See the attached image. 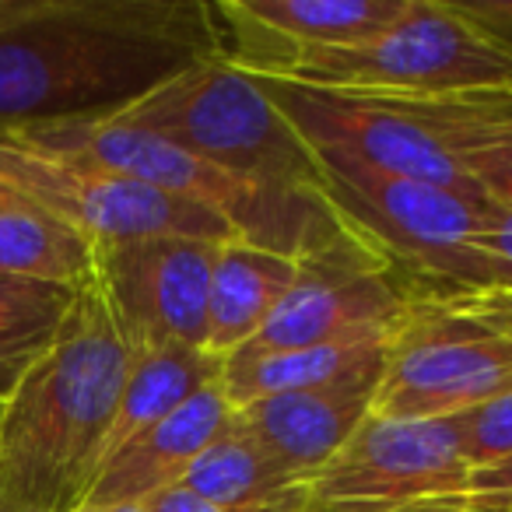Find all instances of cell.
I'll use <instances>...</instances> for the list:
<instances>
[{
    "label": "cell",
    "instance_id": "1",
    "mask_svg": "<svg viewBox=\"0 0 512 512\" xmlns=\"http://www.w3.org/2000/svg\"><path fill=\"white\" fill-rule=\"evenodd\" d=\"M207 57L200 0H0V134L116 116Z\"/></svg>",
    "mask_w": 512,
    "mask_h": 512
},
{
    "label": "cell",
    "instance_id": "2",
    "mask_svg": "<svg viewBox=\"0 0 512 512\" xmlns=\"http://www.w3.org/2000/svg\"><path fill=\"white\" fill-rule=\"evenodd\" d=\"M134 344L99 278L81 288L53 344L18 372L0 418V498L22 512L85 505L127 383Z\"/></svg>",
    "mask_w": 512,
    "mask_h": 512
},
{
    "label": "cell",
    "instance_id": "3",
    "mask_svg": "<svg viewBox=\"0 0 512 512\" xmlns=\"http://www.w3.org/2000/svg\"><path fill=\"white\" fill-rule=\"evenodd\" d=\"M0 137L39 151V155L116 172V176L137 179L179 200L207 207L232 228L235 239L264 246L288 260H302L313 249L327 246L344 228L327 193L278 190V186L242 179L120 116L36 123V127L11 130Z\"/></svg>",
    "mask_w": 512,
    "mask_h": 512
},
{
    "label": "cell",
    "instance_id": "4",
    "mask_svg": "<svg viewBox=\"0 0 512 512\" xmlns=\"http://www.w3.org/2000/svg\"><path fill=\"white\" fill-rule=\"evenodd\" d=\"M260 78L362 99L460 102L512 95V60L463 22L449 0H411L379 36L299 53Z\"/></svg>",
    "mask_w": 512,
    "mask_h": 512
},
{
    "label": "cell",
    "instance_id": "5",
    "mask_svg": "<svg viewBox=\"0 0 512 512\" xmlns=\"http://www.w3.org/2000/svg\"><path fill=\"white\" fill-rule=\"evenodd\" d=\"M116 116L242 179L323 193L320 158L292 120L260 81L221 57L186 67Z\"/></svg>",
    "mask_w": 512,
    "mask_h": 512
},
{
    "label": "cell",
    "instance_id": "6",
    "mask_svg": "<svg viewBox=\"0 0 512 512\" xmlns=\"http://www.w3.org/2000/svg\"><path fill=\"white\" fill-rule=\"evenodd\" d=\"M320 172L323 193L344 225L383 249L425 299L491 288V274L477 249L488 197L383 176L351 162L320 158Z\"/></svg>",
    "mask_w": 512,
    "mask_h": 512
},
{
    "label": "cell",
    "instance_id": "7",
    "mask_svg": "<svg viewBox=\"0 0 512 512\" xmlns=\"http://www.w3.org/2000/svg\"><path fill=\"white\" fill-rule=\"evenodd\" d=\"M470 474L453 418L369 414L299 484L292 512H386L428 498H460Z\"/></svg>",
    "mask_w": 512,
    "mask_h": 512
},
{
    "label": "cell",
    "instance_id": "8",
    "mask_svg": "<svg viewBox=\"0 0 512 512\" xmlns=\"http://www.w3.org/2000/svg\"><path fill=\"white\" fill-rule=\"evenodd\" d=\"M418 299L425 295L390 256L344 225L327 246L302 256L292 288L271 320L235 355H271L344 337L390 334Z\"/></svg>",
    "mask_w": 512,
    "mask_h": 512
},
{
    "label": "cell",
    "instance_id": "9",
    "mask_svg": "<svg viewBox=\"0 0 512 512\" xmlns=\"http://www.w3.org/2000/svg\"><path fill=\"white\" fill-rule=\"evenodd\" d=\"M512 386V337L418 299L390 330L372 414L456 418Z\"/></svg>",
    "mask_w": 512,
    "mask_h": 512
},
{
    "label": "cell",
    "instance_id": "10",
    "mask_svg": "<svg viewBox=\"0 0 512 512\" xmlns=\"http://www.w3.org/2000/svg\"><path fill=\"white\" fill-rule=\"evenodd\" d=\"M256 81L323 162H351L383 176L421 179L467 197H484L449 151L446 137L411 102L320 92L271 78Z\"/></svg>",
    "mask_w": 512,
    "mask_h": 512
},
{
    "label": "cell",
    "instance_id": "11",
    "mask_svg": "<svg viewBox=\"0 0 512 512\" xmlns=\"http://www.w3.org/2000/svg\"><path fill=\"white\" fill-rule=\"evenodd\" d=\"M0 176L32 204L46 207L67 225L85 232L95 246L158 239V235L207 242L235 239L232 228L207 207L116 172L39 155L8 137H0Z\"/></svg>",
    "mask_w": 512,
    "mask_h": 512
},
{
    "label": "cell",
    "instance_id": "12",
    "mask_svg": "<svg viewBox=\"0 0 512 512\" xmlns=\"http://www.w3.org/2000/svg\"><path fill=\"white\" fill-rule=\"evenodd\" d=\"M218 246L158 235L95 249V278L134 351L204 348L207 288Z\"/></svg>",
    "mask_w": 512,
    "mask_h": 512
},
{
    "label": "cell",
    "instance_id": "13",
    "mask_svg": "<svg viewBox=\"0 0 512 512\" xmlns=\"http://www.w3.org/2000/svg\"><path fill=\"white\" fill-rule=\"evenodd\" d=\"M407 4L411 0H221L211 4V15L218 57L260 78L299 53L379 36Z\"/></svg>",
    "mask_w": 512,
    "mask_h": 512
},
{
    "label": "cell",
    "instance_id": "14",
    "mask_svg": "<svg viewBox=\"0 0 512 512\" xmlns=\"http://www.w3.org/2000/svg\"><path fill=\"white\" fill-rule=\"evenodd\" d=\"M379 376L383 362H372L337 383L253 400L235 411V421L302 484L372 414Z\"/></svg>",
    "mask_w": 512,
    "mask_h": 512
},
{
    "label": "cell",
    "instance_id": "15",
    "mask_svg": "<svg viewBox=\"0 0 512 512\" xmlns=\"http://www.w3.org/2000/svg\"><path fill=\"white\" fill-rule=\"evenodd\" d=\"M232 414L221 383L197 390L179 411L116 449L95 474L85 502H148L151 495L179 484L190 463L232 425Z\"/></svg>",
    "mask_w": 512,
    "mask_h": 512
},
{
    "label": "cell",
    "instance_id": "16",
    "mask_svg": "<svg viewBox=\"0 0 512 512\" xmlns=\"http://www.w3.org/2000/svg\"><path fill=\"white\" fill-rule=\"evenodd\" d=\"M299 260H288L253 242L228 239L218 246L207 288V327H204V351L225 362L239 348H246L285 292L292 288Z\"/></svg>",
    "mask_w": 512,
    "mask_h": 512
},
{
    "label": "cell",
    "instance_id": "17",
    "mask_svg": "<svg viewBox=\"0 0 512 512\" xmlns=\"http://www.w3.org/2000/svg\"><path fill=\"white\" fill-rule=\"evenodd\" d=\"M386 337H344V341L313 344L295 351H271V355H232L221 362V393L232 411L253 404V400L278 397V393H299L313 386H327L372 362H383Z\"/></svg>",
    "mask_w": 512,
    "mask_h": 512
},
{
    "label": "cell",
    "instance_id": "18",
    "mask_svg": "<svg viewBox=\"0 0 512 512\" xmlns=\"http://www.w3.org/2000/svg\"><path fill=\"white\" fill-rule=\"evenodd\" d=\"M221 362L207 355L204 348H141L134 351L127 383H123L120 404H116V418L106 439V456L123 449L130 439L148 432L162 418L186 404L197 390L218 383ZM102 470V467H99Z\"/></svg>",
    "mask_w": 512,
    "mask_h": 512
},
{
    "label": "cell",
    "instance_id": "19",
    "mask_svg": "<svg viewBox=\"0 0 512 512\" xmlns=\"http://www.w3.org/2000/svg\"><path fill=\"white\" fill-rule=\"evenodd\" d=\"M95 249L85 232L29 197L0 211V274L81 292L95 281Z\"/></svg>",
    "mask_w": 512,
    "mask_h": 512
},
{
    "label": "cell",
    "instance_id": "20",
    "mask_svg": "<svg viewBox=\"0 0 512 512\" xmlns=\"http://www.w3.org/2000/svg\"><path fill=\"white\" fill-rule=\"evenodd\" d=\"M179 484L204 495L207 502L242 512L285 509L295 505L299 491V481L235 421V414L232 425L190 463Z\"/></svg>",
    "mask_w": 512,
    "mask_h": 512
},
{
    "label": "cell",
    "instance_id": "21",
    "mask_svg": "<svg viewBox=\"0 0 512 512\" xmlns=\"http://www.w3.org/2000/svg\"><path fill=\"white\" fill-rule=\"evenodd\" d=\"M442 137L477 190L512 207V95L460 102H411Z\"/></svg>",
    "mask_w": 512,
    "mask_h": 512
},
{
    "label": "cell",
    "instance_id": "22",
    "mask_svg": "<svg viewBox=\"0 0 512 512\" xmlns=\"http://www.w3.org/2000/svg\"><path fill=\"white\" fill-rule=\"evenodd\" d=\"M78 292L0 274V376L18 379L53 344Z\"/></svg>",
    "mask_w": 512,
    "mask_h": 512
},
{
    "label": "cell",
    "instance_id": "23",
    "mask_svg": "<svg viewBox=\"0 0 512 512\" xmlns=\"http://www.w3.org/2000/svg\"><path fill=\"white\" fill-rule=\"evenodd\" d=\"M470 470H488L512 460V386L453 418Z\"/></svg>",
    "mask_w": 512,
    "mask_h": 512
},
{
    "label": "cell",
    "instance_id": "24",
    "mask_svg": "<svg viewBox=\"0 0 512 512\" xmlns=\"http://www.w3.org/2000/svg\"><path fill=\"white\" fill-rule=\"evenodd\" d=\"M477 249H481L484 267L491 274V288L512 292V207L488 200L484 225L477 232Z\"/></svg>",
    "mask_w": 512,
    "mask_h": 512
},
{
    "label": "cell",
    "instance_id": "25",
    "mask_svg": "<svg viewBox=\"0 0 512 512\" xmlns=\"http://www.w3.org/2000/svg\"><path fill=\"white\" fill-rule=\"evenodd\" d=\"M449 8L512 60V0H449Z\"/></svg>",
    "mask_w": 512,
    "mask_h": 512
},
{
    "label": "cell",
    "instance_id": "26",
    "mask_svg": "<svg viewBox=\"0 0 512 512\" xmlns=\"http://www.w3.org/2000/svg\"><path fill=\"white\" fill-rule=\"evenodd\" d=\"M439 302H446L453 313L467 316V320L491 327L498 334L512 337V292L491 288V292H463V295H442Z\"/></svg>",
    "mask_w": 512,
    "mask_h": 512
},
{
    "label": "cell",
    "instance_id": "27",
    "mask_svg": "<svg viewBox=\"0 0 512 512\" xmlns=\"http://www.w3.org/2000/svg\"><path fill=\"white\" fill-rule=\"evenodd\" d=\"M148 512H242V509H225V505L207 502L204 495L190 491L186 484H172V488L151 495L148 502H141Z\"/></svg>",
    "mask_w": 512,
    "mask_h": 512
},
{
    "label": "cell",
    "instance_id": "28",
    "mask_svg": "<svg viewBox=\"0 0 512 512\" xmlns=\"http://www.w3.org/2000/svg\"><path fill=\"white\" fill-rule=\"evenodd\" d=\"M463 495L491 498V502H509L512 498V460L498 463V467H488V470H474Z\"/></svg>",
    "mask_w": 512,
    "mask_h": 512
},
{
    "label": "cell",
    "instance_id": "29",
    "mask_svg": "<svg viewBox=\"0 0 512 512\" xmlns=\"http://www.w3.org/2000/svg\"><path fill=\"white\" fill-rule=\"evenodd\" d=\"M386 512H505L502 502H491V498H428V502H411V505H397V509Z\"/></svg>",
    "mask_w": 512,
    "mask_h": 512
},
{
    "label": "cell",
    "instance_id": "30",
    "mask_svg": "<svg viewBox=\"0 0 512 512\" xmlns=\"http://www.w3.org/2000/svg\"><path fill=\"white\" fill-rule=\"evenodd\" d=\"M74 512H148L141 502H102V505H95V502H85V505H78Z\"/></svg>",
    "mask_w": 512,
    "mask_h": 512
},
{
    "label": "cell",
    "instance_id": "31",
    "mask_svg": "<svg viewBox=\"0 0 512 512\" xmlns=\"http://www.w3.org/2000/svg\"><path fill=\"white\" fill-rule=\"evenodd\" d=\"M18 197H22V193H18L15 186L8 183V179L0 176V211H4V207H11V204H15Z\"/></svg>",
    "mask_w": 512,
    "mask_h": 512
},
{
    "label": "cell",
    "instance_id": "32",
    "mask_svg": "<svg viewBox=\"0 0 512 512\" xmlns=\"http://www.w3.org/2000/svg\"><path fill=\"white\" fill-rule=\"evenodd\" d=\"M11 383H15V379H11V376H0V418H4V404H8V390H11Z\"/></svg>",
    "mask_w": 512,
    "mask_h": 512
},
{
    "label": "cell",
    "instance_id": "33",
    "mask_svg": "<svg viewBox=\"0 0 512 512\" xmlns=\"http://www.w3.org/2000/svg\"><path fill=\"white\" fill-rule=\"evenodd\" d=\"M0 512H22V509H15L11 502H4V498H0Z\"/></svg>",
    "mask_w": 512,
    "mask_h": 512
},
{
    "label": "cell",
    "instance_id": "34",
    "mask_svg": "<svg viewBox=\"0 0 512 512\" xmlns=\"http://www.w3.org/2000/svg\"><path fill=\"white\" fill-rule=\"evenodd\" d=\"M505 505V512H512V498H509V502H502Z\"/></svg>",
    "mask_w": 512,
    "mask_h": 512
},
{
    "label": "cell",
    "instance_id": "35",
    "mask_svg": "<svg viewBox=\"0 0 512 512\" xmlns=\"http://www.w3.org/2000/svg\"><path fill=\"white\" fill-rule=\"evenodd\" d=\"M271 512H292V505H285V509H271Z\"/></svg>",
    "mask_w": 512,
    "mask_h": 512
}]
</instances>
